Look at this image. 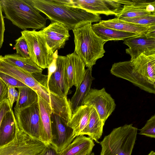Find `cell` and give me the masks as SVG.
<instances>
[{
    "label": "cell",
    "instance_id": "cell-1",
    "mask_svg": "<svg viewBox=\"0 0 155 155\" xmlns=\"http://www.w3.org/2000/svg\"><path fill=\"white\" fill-rule=\"evenodd\" d=\"M44 14L51 22H57L73 30L81 24L99 22V14L68 5V0H27Z\"/></svg>",
    "mask_w": 155,
    "mask_h": 155
},
{
    "label": "cell",
    "instance_id": "cell-2",
    "mask_svg": "<svg viewBox=\"0 0 155 155\" xmlns=\"http://www.w3.org/2000/svg\"><path fill=\"white\" fill-rule=\"evenodd\" d=\"M92 23H84L72 31L74 36L75 53L87 68H92L98 59L104 56L105 40L98 36L92 28Z\"/></svg>",
    "mask_w": 155,
    "mask_h": 155
},
{
    "label": "cell",
    "instance_id": "cell-3",
    "mask_svg": "<svg viewBox=\"0 0 155 155\" xmlns=\"http://www.w3.org/2000/svg\"><path fill=\"white\" fill-rule=\"evenodd\" d=\"M118 75L144 91L155 86V54H141L133 60L123 61Z\"/></svg>",
    "mask_w": 155,
    "mask_h": 155
},
{
    "label": "cell",
    "instance_id": "cell-4",
    "mask_svg": "<svg viewBox=\"0 0 155 155\" xmlns=\"http://www.w3.org/2000/svg\"><path fill=\"white\" fill-rule=\"evenodd\" d=\"M5 18L24 30L31 28L34 30L43 29L48 19L27 0H1Z\"/></svg>",
    "mask_w": 155,
    "mask_h": 155
},
{
    "label": "cell",
    "instance_id": "cell-5",
    "mask_svg": "<svg viewBox=\"0 0 155 155\" xmlns=\"http://www.w3.org/2000/svg\"><path fill=\"white\" fill-rule=\"evenodd\" d=\"M137 132V128L132 124L114 129L100 143V155H131Z\"/></svg>",
    "mask_w": 155,
    "mask_h": 155
},
{
    "label": "cell",
    "instance_id": "cell-6",
    "mask_svg": "<svg viewBox=\"0 0 155 155\" xmlns=\"http://www.w3.org/2000/svg\"><path fill=\"white\" fill-rule=\"evenodd\" d=\"M21 33L27 43L31 59L41 68H48L54 59V53L47 45L41 30H26Z\"/></svg>",
    "mask_w": 155,
    "mask_h": 155
},
{
    "label": "cell",
    "instance_id": "cell-7",
    "mask_svg": "<svg viewBox=\"0 0 155 155\" xmlns=\"http://www.w3.org/2000/svg\"><path fill=\"white\" fill-rule=\"evenodd\" d=\"M46 145L32 138L18 127L11 142L0 147V155H41Z\"/></svg>",
    "mask_w": 155,
    "mask_h": 155
},
{
    "label": "cell",
    "instance_id": "cell-8",
    "mask_svg": "<svg viewBox=\"0 0 155 155\" xmlns=\"http://www.w3.org/2000/svg\"><path fill=\"white\" fill-rule=\"evenodd\" d=\"M14 115L20 129L31 137L41 141L42 125L38 102L15 110Z\"/></svg>",
    "mask_w": 155,
    "mask_h": 155
},
{
    "label": "cell",
    "instance_id": "cell-9",
    "mask_svg": "<svg viewBox=\"0 0 155 155\" xmlns=\"http://www.w3.org/2000/svg\"><path fill=\"white\" fill-rule=\"evenodd\" d=\"M0 56V72L8 75L19 81L34 90L38 95L45 100L49 97L48 88L41 80L32 74L10 64Z\"/></svg>",
    "mask_w": 155,
    "mask_h": 155
},
{
    "label": "cell",
    "instance_id": "cell-10",
    "mask_svg": "<svg viewBox=\"0 0 155 155\" xmlns=\"http://www.w3.org/2000/svg\"><path fill=\"white\" fill-rule=\"evenodd\" d=\"M83 105L93 107L104 123L116 106L114 100L104 87L100 90L91 88Z\"/></svg>",
    "mask_w": 155,
    "mask_h": 155
},
{
    "label": "cell",
    "instance_id": "cell-11",
    "mask_svg": "<svg viewBox=\"0 0 155 155\" xmlns=\"http://www.w3.org/2000/svg\"><path fill=\"white\" fill-rule=\"evenodd\" d=\"M51 140L50 144L60 153L74 139L73 130L60 116L52 113L51 115Z\"/></svg>",
    "mask_w": 155,
    "mask_h": 155
},
{
    "label": "cell",
    "instance_id": "cell-12",
    "mask_svg": "<svg viewBox=\"0 0 155 155\" xmlns=\"http://www.w3.org/2000/svg\"><path fill=\"white\" fill-rule=\"evenodd\" d=\"M123 43L129 47L126 52L130 56V61L141 54H155V31L127 38L124 40Z\"/></svg>",
    "mask_w": 155,
    "mask_h": 155
},
{
    "label": "cell",
    "instance_id": "cell-13",
    "mask_svg": "<svg viewBox=\"0 0 155 155\" xmlns=\"http://www.w3.org/2000/svg\"><path fill=\"white\" fill-rule=\"evenodd\" d=\"M74 6L98 14L115 16L122 9L117 0H72Z\"/></svg>",
    "mask_w": 155,
    "mask_h": 155
},
{
    "label": "cell",
    "instance_id": "cell-14",
    "mask_svg": "<svg viewBox=\"0 0 155 155\" xmlns=\"http://www.w3.org/2000/svg\"><path fill=\"white\" fill-rule=\"evenodd\" d=\"M85 64L74 52L66 56L65 73L66 81L70 89L73 86L77 90L85 74Z\"/></svg>",
    "mask_w": 155,
    "mask_h": 155
},
{
    "label": "cell",
    "instance_id": "cell-15",
    "mask_svg": "<svg viewBox=\"0 0 155 155\" xmlns=\"http://www.w3.org/2000/svg\"><path fill=\"white\" fill-rule=\"evenodd\" d=\"M41 31L47 45L53 53L63 48L70 37L68 29L57 22H51Z\"/></svg>",
    "mask_w": 155,
    "mask_h": 155
},
{
    "label": "cell",
    "instance_id": "cell-16",
    "mask_svg": "<svg viewBox=\"0 0 155 155\" xmlns=\"http://www.w3.org/2000/svg\"><path fill=\"white\" fill-rule=\"evenodd\" d=\"M65 59L66 56L58 55L56 58V70L48 82L49 92L62 97H67L70 90L65 76Z\"/></svg>",
    "mask_w": 155,
    "mask_h": 155
},
{
    "label": "cell",
    "instance_id": "cell-17",
    "mask_svg": "<svg viewBox=\"0 0 155 155\" xmlns=\"http://www.w3.org/2000/svg\"><path fill=\"white\" fill-rule=\"evenodd\" d=\"M155 1L131 0V4L124 5L122 9L115 16L117 18H131L146 15L155 13Z\"/></svg>",
    "mask_w": 155,
    "mask_h": 155
},
{
    "label": "cell",
    "instance_id": "cell-18",
    "mask_svg": "<svg viewBox=\"0 0 155 155\" xmlns=\"http://www.w3.org/2000/svg\"><path fill=\"white\" fill-rule=\"evenodd\" d=\"M98 23L107 28L140 35L155 31V26H148L139 25L121 21L116 17L106 20H101Z\"/></svg>",
    "mask_w": 155,
    "mask_h": 155
},
{
    "label": "cell",
    "instance_id": "cell-19",
    "mask_svg": "<svg viewBox=\"0 0 155 155\" xmlns=\"http://www.w3.org/2000/svg\"><path fill=\"white\" fill-rule=\"evenodd\" d=\"M18 126L12 109L4 116L0 125V147L12 141L15 138Z\"/></svg>",
    "mask_w": 155,
    "mask_h": 155
},
{
    "label": "cell",
    "instance_id": "cell-20",
    "mask_svg": "<svg viewBox=\"0 0 155 155\" xmlns=\"http://www.w3.org/2000/svg\"><path fill=\"white\" fill-rule=\"evenodd\" d=\"M92 68L86 69L84 78L78 89L68 101L72 113L77 107L83 105L84 100L91 89L93 81L95 79L92 75Z\"/></svg>",
    "mask_w": 155,
    "mask_h": 155
},
{
    "label": "cell",
    "instance_id": "cell-21",
    "mask_svg": "<svg viewBox=\"0 0 155 155\" xmlns=\"http://www.w3.org/2000/svg\"><path fill=\"white\" fill-rule=\"evenodd\" d=\"M38 103L42 125L41 140L47 145L50 144L51 143V115L52 111L49 103L39 96L38 95Z\"/></svg>",
    "mask_w": 155,
    "mask_h": 155
},
{
    "label": "cell",
    "instance_id": "cell-22",
    "mask_svg": "<svg viewBox=\"0 0 155 155\" xmlns=\"http://www.w3.org/2000/svg\"><path fill=\"white\" fill-rule=\"evenodd\" d=\"M90 114V107L85 105L77 107L72 113L67 125L73 129L74 138L80 135L87 125Z\"/></svg>",
    "mask_w": 155,
    "mask_h": 155
},
{
    "label": "cell",
    "instance_id": "cell-23",
    "mask_svg": "<svg viewBox=\"0 0 155 155\" xmlns=\"http://www.w3.org/2000/svg\"><path fill=\"white\" fill-rule=\"evenodd\" d=\"M94 146L93 140L90 137L79 135L59 153V155H78L84 153L89 154L91 153Z\"/></svg>",
    "mask_w": 155,
    "mask_h": 155
},
{
    "label": "cell",
    "instance_id": "cell-24",
    "mask_svg": "<svg viewBox=\"0 0 155 155\" xmlns=\"http://www.w3.org/2000/svg\"><path fill=\"white\" fill-rule=\"evenodd\" d=\"M90 114L87 125L81 132L80 135H87L93 140L97 143L103 133V127L105 123L100 119L95 110L89 107Z\"/></svg>",
    "mask_w": 155,
    "mask_h": 155
},
{
    "label": "cell",
    "instance_id": "cell-25",
    "mask_svg": "<svg viewBox=\"0 0 155 155\" xmlns=\"http://www.w3.org/2000/svg\"><path fill=\"white\" fill-rule=\"evenodd\" d=\"M92 28L98 36L107 42L110 40H124L127 38L140 35L107 28L99 23L92 25Z\"/></svg>",
    "mask_w": 155,
    "mask_h": 155
},
{
    "label": "cell",
    "instance_id": "cell-26",
    "mask_svg": "<svg viewBox=\"0 0 155 155\" xmlns=\"http://www.w3.org/2000/svg\"><path fill=\"white\" fill-rule=\"evenodd\" d=\"M2 58L5 61L31 74L42 73L43 69L30 58L23 57L16 54L5 55Z\"/></svg>",
    "mask_w": 155,
    "mask_h": 155
},
{
    "label": "cell",
    "instance_id": "cell-27",
    "mask_svg": "<svg viewBox=\"0 0 155 155\" xmlns=\"http://www.w3.org/2000/svg\"><path fill=\"white\" fill-rule=\"evenodd\" d=\"M17 88L19 96L14 108L15 111L28 107L38 102V95L32 89L28 86Z\"/></svg>",
    "mask_w": 155,
    "mask_h": 155
},
{
    "label": "cell",
    "instance_id": "cell-28",
    "mask_svg": "<svg viewBox=\"0 0 155 155\" xmlns=\"http://www.w3.org/2000/svg\"><path fill=\"white\" fill-rule=\"evenodd\" d=\"M119 19L122 21L140 25L155 26V13L144 16L131 18H122Z\"/></svg>",
    "mask_w": 155,
    "mask_h": 155
},
{
    "label": "cell",
    "instance_id": "cell-29",
    "mask_svg": "<svg viewBox=\"0 0 155 155\" xmlns=\"http://www.w3.org/2000/svg\"><path fill=\"white\" fill-rule=\"evenodd\" d=\"M14 45L16 50V54L21 57L30 58V56L26 42L22 35L15 40Z\"/></svg>",
    "mask_w": 155,
    "mask_h": 155
},
{
    "label": "cell",
    "instance_id": "cell-30",
    "mask_svg": "<svg viewBox=\"0 0 155 155\" xmlns=\"http://www.w3.org/2000/svg\"><path fill=\"white\" fill-rule=\"evenodd\" d=\"M139 134L152 138H155V115L147 121L144 127L140 130Z\"/></svg>",
    "mask_w": 155,
    "mask_h": 155
},
{
    "label": "cell",
    "instance_id": "cell-31",
    "mask_svg": "<svg viewBox=\"0 0 155 155\" xmlns=\"http://www.w3.org/2000/svg\"><path fill=\"white\" fill-rule=\"evenodd\" d=\"M1 78L8 86L17 88L27 86L25 84L15 78L0 72Z\"/></svg>",
    "mask_w": 155,
    "mask_h": 155
},
{
    "label": "cell",
    "instance_id": "cell-32",
    "mask_svg": "<svg viewBox=\"0 0 155 155\" xmlns=\"http://www.w3.org/2000/svg\"><path fill=\"white\" fill-rule=\"evenodd\" d=\"M18 96V92L15 87L11 86L8 87L7 99L12 107L14 102L17 101Z\"/></svg>",
    "mask_w": 155,
    "mask_h": 155
},
{
    "label": "cell",
    "instance_id": "cell-33",
    "mask_svg": "<svg viewBox=\"0 0 155 155\" xmlns=\"http://www.w3.org/2000/svg\"><path fill=\"white\" fill-rule=\"evenodd\" d=\"M12 108V107L8 99L0 104V125L4 116Z\"/></svg>",
    "mask_w": 155,
    "mask_h": 155
},
{
    "label": "cell",
    "instance_id": "cell-34",
    "mask_svg": "<svg viewBox=\"0 0 155 155\" xmlns=\"http://www.w3.org/2000/svg\"><path fill=\"white\" fill-rule=\"evenodd\" d=\"M2 9L0 1V50L2 46L5 31V25L4 17L2 14Z\"/></svg>",
    "mask_w": 155,
    "mask_h": 155
},
{
    "label": "cell",
    "instance_id": "cell-35",
    "mask_svg": "<svg viewBox=\"0 0 155 155\" xmlns=\"http://www.w3.org/2000/svg\"><path fill=\"white\" fill-rule=\"evenodd\" d=\"M8 86L0 78V104L7 99Z\"/></svg>",
    "mask_w": 155,
    "mask_h": 155
},
{
    "label": "cell",
    "instance_id": "cell-36",
    "mask_svg": "<svg viewBox=\"0 0 155 155\" xmlns=\"http://www.w3.org/2000/svg\"><path fill=\"white\" fill-rule=\"evenodd\" d=\"M41 155H59L51 144L46 145Z\"/></svg>",
    "mask_w": 155,
    "mask_h": 155
},
{
    "label": "cell",
    "instance_id": "cell-37",
    "mask_svg": "<svg viewBox=\"0 0 155 155\" xmlns=\"http://www.w3.org/2000/svg\"><path fill=\"white\" fill-rule=\"evenodd\" d=\"M147 155H155V153L152 150Z\"/></svg>",
    "mask_w": 155,
    "mask_h": 155
},
{
    "label": "cell",
    "instance_id": "cell-38",
    "mask_svg": "<svg viewBox=\"0 0 155 155\" xmlns=\"http://www.w3.org/2000/svg\"><path fill=\"white\" fill-rule=\"evenodd\" d=\"M88 154H88L87 153H80L78 155H87Z\"/></svg>",
    "mask_w": 155,
    "mask_h": 155
},
{
    "label": "cell",
    "instance_id": "cell-39",
    "mask_svg": "<svg viewBox=\"0 0 155 155\" xmlns=\"http://www.w3.org/2000/svg\"><path fill=\"white\" fill-rule=\"evenodd\" d=\"M87 155H95L94 153H91Z\"/></svg>",
    "mask_w": 155,
    "mask_h": 155
}]
</instances>
